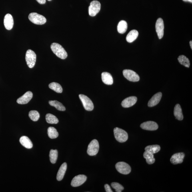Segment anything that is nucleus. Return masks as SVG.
<instances>
[{"label": "nucleus", "instance_id": "nucleus-1", "mask_svg": "<svg viewBox=\"0 0 192 192\" xmlns=\"http://www.w3.org/2000/svg\"><path fill=\"white\" fill-rule=\"evenodd\" d=\"M52 51L58 57L62 59H65L67 57L66 51L61 45L59 43H53L51 46Z\"/></svg>", "mask_w": 192, "mask_h": 192}, {"label": "nucleus", "instance_id": "nucleus-2", "mask_svg": "<svg viewBox=\"0 0 192 192\" xmlns=\"http://www.w3.org/2000/svg\"><path fill=\"white\" fill-rule=\"evenodd\" d=\"M114 133L115 139L119 142H125L127 141L128 139V134L124 130L116 127L114 130Z\"/></svg>", "mask_w": 192, "mask_h": 192}, {"label": "nucleus", "instance_id": "nucleus-3", "mask_svg": "<svg viewBox=\"0 0 192 192\" xmlns=\"http://www.w3.org/2000/svg\"><path fill=\"white\" fill-rule=\"evenodd\" d=\"M28 18L30 21L35 24L43 25L46 22V19L44 16L37 13L30 14Z\"/></svg>", "mask_w": 192, "mask_h": 192}, {"label": "nucleus", "instance_id": "nucleus-4", "mask_svg": "<svg viewBox=\"0 0 192 192\" xmlns=\"http://www.w3.org/2000/svg\"><path fill=\"white\" fill-rule=\"evenodd\" d=\"M36 55L35 52L31 50H28L26 53L25 59L27 63L30 68H33L34 66L36 61Z\"/></svg>", "mask_w": 192, "mask_h": 192}, {"label": "nucleus", "instance_id": "nucleus-5", "mask_svg": "<svg viewBox=\"0 0 192 192\" xmlns=\"http://www.w3.org/2000/svg\"><path fill=\"white\" fill-rule=\"evenodd\" d=\"M99 146L97 139H93L90 143L88 147L87 152L90 156L95 155L98 152Z\"/></svg>", "mask_w": 192, "mask_h": 192}, {"label": "nucleus", "instance_id": "nucleus-6", "mask_svg": "<svg viewBox=\"0 0 192 192\" xmlns=\"http://www.w3.org/2000/svg\"><path fill=\"white\" fill-rule=\"evenodd\" d=\"M115 167L117 171L123 174H128L131 171L130 166L124 162H118L116 164Z\"/></svg>", "mask_w": 192, "mask_h": 192}, {"label": "nucleus", "instance_id": "nucleus-7", "mask_svg": "<svg viewBox=\"0 0 192 192\" xmlns=\"http://www.w3.org/2000/svg\"><path fill=\"white\" fill-rule=\"evenodd\" d=\"M79 96L85 109L88 111L93 110L94 108V106L91 100L87 96L82 94L79 95Z\"/></svg>", "mask_w": 192, "mask_h": 192}, {"label": "nucleus", "instance_id": "nucleus-8", "mask_svg": "<svg viewBox=\"0 0 192 192\" xmlns=\"http://www.w3.org/2000/svg\"><path fill=\"white\" fill-rule=\"evenodd\" d=\"M101 8V4L99 1L91 2L89 7V14L91 17H94L99 12Z\"/></svg>", "mask_w": 192, "mask_h": 192}, {"label": "nucleus", "instance_id": "nucleus-9", "mask_svg": "<svg viewBox=\"0 0 192 192\" xmlns=\"http://www.w3.org/2000/svg\"><path fill=\"white\" fill-rule=\"evenodd\" d=\"M124 76L130 81L136 82L139 81L140 77L135 72L130 69L124 70L123 71Z\"/></svg>", "mask_w": 192, "mask_h": 192}, {"label": "nucleus", "instance_id": "nucleus-10", "mask_svg": "<svg viewBox=\"0 0 192 192\" xmlns=\"http://www.w3.org/2000/svg\"><path fill=\"white\" fill-rule=\"evenodd\" d=\"M87 179V177L84 175L76 176L72 180L71 185L74 187H79L85 183Z\"/></svg>", "mask_w": 192, "mask_h": 192}, {"label": "nucleus", "instance_id": "nucleus-11", "mask_svg": "<svg viewBox=\"0 0 192 192\" xmlns=\"http://www.w3.org/2000/svg\"><path fill=\"white\" fill-rule=\"evenodd\" d=\"M156 31L159 39L162 38L164 34V23L163 20L161 18L158 19L156 23Z\"/></svg>", "mask_w": 192, "mask_h": 192}, {"label": "nucleus", "instance_id": "nucleus-12", "mask_svg": "<svg viewBox=\"0 0 192 192\" xmlns=\"http://www.w3.org/2000/svg\"><path fill=\"white\" fill-rule=\"evenodd\" d=\"M142 129L149 131L156 130L158 128V126L155 122L148 121L144 122L140 126Z\"/></svg>", "mask_w": 192, "mask_h": 192}, {"label": "nucleus", "instance_id": "nucleus-13", "mask_svg": "<svg viewBox=\"0 0 192 192\" xmlns=\"http://www.w3.org/2000/svg\"><path fill=\"white\" fill-rule=\"evenodd\" d=\"M33 97V94L30 91L27 92L17 100V103L20 104H25L28 103Z\"/></svg>", "mask_w": 192, "mask_h": 192}, {"label": "nucleus", "instance_id": "nucleus-14", "mask_svg": "<svg viewBox=\"0 0 192 192\" xmlns=\"http://www.w3.org/2000/svg\"><path fill=\"white\" fill-rule=\"evenodd\" d=\"M137 100V98L135 96L128 97L122 102L121 105L123 107H130L134 105L136 103Z\"/></svg>", "mask_w": 192, "mask_h": 192}, {"label": "nucleus", "instance_id": "nucleus-15", "mask_svg": "<svg viewBox=\"0 0 192 192\" xmlns=\"http://www.w3.org/2000/svg\"><path fill=\"white\" fill-rule=\"evenodd\" d=\"M4 25L7 30H11L13 28L14 25V20L11 14H7L5 16L4 19Z\"/></svg>", "mask_w": 192, "mask_h": 192}, {"label": "nucleus", "instance_id": "nucleus-16", "mask_svg": "<svg viewBox=\"0 0 192 192\" xmlns=\"http://www.w3.org/2000/svg\"><path fill=\"white\" fill-rule=\"evenodd\" d=\"M185 154L184 153H178L174 154L171 158L170 161L173 165H177L183 163Z\"/></svg>", "mask_w": 192, "mask_h": 192}, {"label": "nucleus", "instance_id": "nucleus-17", "mask_svg": "<svg viewBox=\"0 0 192 192\" xmlns=\"http://www.w3.org/2000/svg\"><path fill=\"white\" fill-rule=\"evenodd\" d=\"M162 95V94L161 92L155 94L149 100L148 104V106L150 107H152L157 105L161 101Z\"/></svg>", "mask_w": 192, "mask_h": 192}, {"label": "nucleus", "instance_id": "nucleus-18", "mask_svg": "<svg viewBox=\"0 0 192 192\" xmlns=\"http://www.w3.org/2000/svg\"><path fill=\"white\" fill-rule=\"evenodd\" d=\"M102 80L106 85H111L113 83V79L111 74L107 72H104L101 74Z\"/></svg>", "mask_w": 192, "mask_h": 192}, {"label": "nucleus", "instance_id": "nucleus-19", "mask_svg": "<svg viewBox=\"0 0 192 192\" xmlns=\"http://www.w3.org/2000/svg\"><path fill=\"white\" fill-rule=\"evenodd\" d=\"M19 141L21 145L27 149H31L33 147V144L28 137L23 136L20 138Z\"/></svg>", "mask_w": 192, "mask_h": 192}, {"label": "nucleus", "instance_id": "nucleus-20", "mask_svg": "<svg viewBox=\"0 0 192 192\" xmlns=\"http://www.w3.org/2000/svg\"><path fill=\"white\" fill-rule=\"evenodd\" d=\"M67 169V163H63L60 167L59 171L58 172L57 175V179L58 181H61L63 179Z\"/></svg>", "mask_w": 192, "mask_h": 192}, {"label": "nucleus", "instance_id": "nucleus-21", "mask_svg": "<svg viewBox=\"0 0 192 192\" xmlns=\"http://www.w3.org/2000/svg\"><path fill=\"white\" fill-rule=\"evenodd\" d=\"M139 32L136 30H132L128 34L126 40L128 43H131L137 39L139 36Z\"/></svg>", "mask_w": 192, "mask_h": 192}, {"label": "nucleus", "instance_id": "nucleus-22", "mask_svg": "<svg viewBox=\"0 0 192 192\" xmlns=\"http://www.w3.org/2000/svg\"><path fill=\"white\" fill-rule=\"evenodd\" d=\"M174 115L176 118L179 120H182L183 119V115L181 106L179 104L176 105L174 109Z\"/></svg>", "mask_w": 192, "mask_h": 192}, {"label": "nucleus", "instance_id": "nucleus-23", "mask_svg": "<svg viewBox=\"0 0 192 192\" xmlns=\"http://www.w3.org/2000/svg\"><path fill=\"white\" fill-rule=\"evenodd\" d=\"M127 27V24L126 22L125 21H120L117 25V31L120 33L124 34L126 31Z\"/></svg>", "mask_w": 192, "mask_h": 192}, {"label": "nucleus", "instance_id": "nucleus-24", "mask_svg": "<svg viewBox=\"0 0 192 192\" xmlns=\"http://www.w3.org/2000/svg\"><path fill=\"white\" fill-rule=\"evenodd\" d=\"M143 157L146 159L147 163L149 165H152L155 162V159L152 153L145 151L143 153Z\"/></svg>", "mask_w": 192, "mask_h": 192}, {"label": "nucleus", "instance_id": "nucleus-25", "mask_svg": "<svg viewBox=\"0 0 192 192\" xmlns=\"http://www.w3.org/2000/svg\"><path fill=\"white\" fill-rule=\"evenodd\" d=\"M50 105L55 107L58 110L65 111L66 108L62 104L57 101H49Z\"/></svg>", "mask_w": 192, "mask_h": 192}, {"label": "nucleus", "instance_id": "nucleus-26", "mask_svg": "<svg viewBox=\"0 0 192 192\" xmlns=\"http://www.w3.org/2000/svg\"><path fill=\"white\" fill-rule=\"evenodd\" d=\"M161 149V147L159 145H153L147 146L145 148V151L149 152L152 154H155L159 152Z\"/></svg>", "mask_w": 192, "mask_h": 192}, {"label": "nucleus", "instance_id": "nucleus-27", "mask_svg": "<svg viewBox=\"0 0 192 192\" xmlns=\"http://www.w3.org/2000/svg\"><path fill=\"white\" fill-rule=\"evenodd\" d=\"M48 135L51 139H55L59 136V133L54 127H50L47 130Z\"/></svg>", "mask_w": 192, "mask_h": 192}, {"label": "nucleus", "instance_id": "nucleus-28", "mask_svg": "<svg viewBox=\"0 0 192 192\" xmlns=\"http://www.w3.org/2000/svg\"><path fill=\"white\" fill-rule=\"evenodd\" d=\"M49 87L56 93H61L62 92V88L59 84L57 83L53 82L50 84Z\"/></svg>", "mask_w": 192, "mask_h": 192}, {"label": "nucleus", "instance_id": "nucleus-29", "mask_svg": "<svg viewBox=\"0 0 192 192\" xmlns=\"http://www.w3.org/2000/svg\"><path fill=\"white\" fill-rule=\"evenodd\" d=\"M46 119L47 123L50 124H57L59 122L57 117L51 114H47Z\"/></svg>", "mask_w": 192, "mask_h": 192}, {"label": "nucleus", "instance_id": "nucleus-30", "mask_svg": "<svg viewBox=\"0 0 192 192\" xmlns=\"http://www.w3.org/2000/svg\"><path fill=\"white\" fill-rule=\"evenodd\" d=\"M179 62L184 66L189 68L190 66V62L188 59L184 55L180 56L178 58Z\"/></svg>", "mask_w": 192, "mask_h": 192}, {"label": "nucleus", "instance_id": "nucleus-31", "mask_svg": "<svg viewBox=\"0 0 192 192\" xmlns=\"http://www.w3.org/2000/svg\"><path fill=\"white\" fill-rule=\"evenodd\" d=\"M58 152L57 150L51 149L50 152V161L53 164H55L58 158Z\"/></svg>", "mask_w": 192, "mask_h": 192}, {"label": "nucleus", "instance_id": "nucleus-32", "mask_svg": "<svg viewBox=\"0 0 192 192\" xmlns=\"http://www.w3.org/2000/svg\"><path fill=\"white\" fill-rule=\"evenodd\" d=\"M29 116L30 119L34 121H37L38 120L40 117L39 112L36 110L30 111Z\"/></svg>", "mask_w": 192, "mask_h": 192}, {"label": "nucleus", "instance_id": "nucleus-33", "mask_svg": "<svg viewBox=\"0 0 192 192\" xmlns=\"http://www.w3.org/2000/svg\"><path fill=\"white\" fill-rule=\"evenodd\" d=\"M111 185L113 189L115 190L117 192H121L124 189V187L123 186L119 183L114 182L111 184Z\"/></svg>", "mask_w": 192, "mask_h": 192}, {"label": "nucleus", "instance_id": "nucleus-34", "mask_svg": "<svg viewBox=\"0 0 192 192\" xmlns=\"http://www.w3.org/2000/svg\"><path fill=\"white\" fill-rule=\"evenodd\" d=\"M105 189L106 191L107 192H113L110 186L107 184H106L104 186Z\"/></svg>", "mask_w": 192, "mask_h": 192}, {"label": "nucleus", "instance_id": "nucleus-35", "mask_svg": "<svg viewBox=\"0 0 192 192\" xmlns=\"http://www.w3.org/2000/svg\"><path fill=\"white\" fill-rule=\"evenodd\" d=\"M36 1L38 2V3H39L40 4H41V5L45 4L46 2V0H36Z\"/></svg>", "mask_w": 192, "mask_h": 192}, {"label": "nucleus", "instance_id": "nucleus-36", "mask_svg": "<svg viewBox=\"0 0 192 192\" xmlns=\"http://www.w3.org/2000/svg\"><path fill=\"white\" fill-rule=\"evenodd\" d=\"M183 1L184 2H189L191 3H192V0H183Z\"/></svg>", "mask_w": 192, "mask_h": 192}, {"label": "nucleus", "instance_id": "nucleus-37", "mask_svg": "<svg viewBox=\"0 0 192 192\" xmlns=\"http://www.w3.org/2000/svg\"><path fill=\"white\" fill-rule=\"evenodd\" d=\"M190 46L191 49H192V41H191L190 42Z\"/></svg>", "mask_w": 192, "mask_h": 192}, {"label": "nucleus", "instance_id": "nucleus-38", "mask_svg": "<svg viewBox=\"0 0 192 192\" xmlns=\"http://www.w3.org/2000/svg\"><path fill=\"white\" fill-rule=\"evenodd\" d=\"M48 1H52V0H48Z\"/></svg>", "mask_w": 192, "mask_h": 192}]
</instances>
